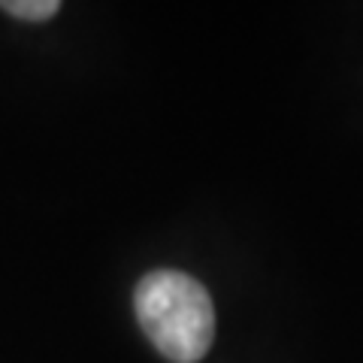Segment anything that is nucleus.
I'll return each mask as SVG.
<instances>
[{
    "label": "nucleus",
    "mask_w": 363,
    "mask_h": 363,
    "mask_svg": "<svg viewBox=\"0 0 363 363\" xmlns=\"http://www.w3.org/2000/svg\"><path fill=\"white\" fill-rule=\"evenodd\" d=\"M0 9L16 18H28V21H43V18H52L55 13L61 9L58 0H4Z\"/></svg>",
    "instance_id": "2"
},
{
    "label": "nucleus",
    "mask_w": 363,
    "mask_h": 363,
    "mask_svg": "<svg viewBox=\"0 0 363 363\" xmlns=\"http://www.w3.org/2000/svg\"><path fill=\"white\" fill-rule=\"evenodd\" d=\"M136 321L152 345L173 363L206 357L215 336V309L206 288L176 269L149 272L136 285Z\"/></svg>",
    "instance_id": "1"
}]
</instances>
